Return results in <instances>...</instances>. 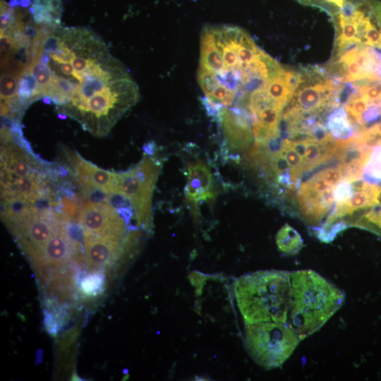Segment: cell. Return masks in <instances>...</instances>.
<instances>
[{
    "label": "cell",
    "mask_w": 381,
    "mask_h": 381,
    "mask_svg": "<svg viewBox=\"0 0 381 381\" xmlns=\"http://www.w3.org/2000/svg\"><path fill=\"white\" fill-rule=\"evenodd\" d=\"M362 133L368 137H374L381 135V122L375 123L369 128L362 131Z\"/></svg>",
    "instance_id": "obj_21"
},
{
    "label": "cell",
    "mask_w": 381,
    "mask_h": 381,
    "mask_svg": "<svg viewBox=\"0 0 381 381\" xmlns=\"http://www.w3.org/2000/svg\"><path fill=\"white\" fill-rule=\"evenodd\" d=\"M331 185L335 186L340 181H344V174L342 169L337 166L335 168H327L318 172Z\"/></svg>",
    "instance_id": "obj_18"
},
{
    "label": "cell",
    "mask_w": 381,
    "mask_h": 381,
    "mask_svg": "<svg viewBox=\"0 0 381 381\" xmlns=\"http://www.w3.org/2000/svg\"><path fill=\"white\" fill-rule=\"evenodd\" d=\"M66 157L80 187H92L111 192L116 188L117 173L97 167L76 152L66 150Z\"/></svg>",
    "instance_id": "obj_7"
},
{
    "label": "cell",
    "mask_w": 381,
    "mask_h": 381,
    "mask_svg": "<svg viewBox=\"0 0 381 381\" xmlns=\"http://www.w3.org/2000/svg\"><path fill=\"white\" fill-rule=\"evenodd\" d=\"M283 75L273 79L267 78L266 91L271 99L284 108L291 100L293 93L285 83Z\"/></svg>",
    "instance_id": "obj_13"
},
{
    "label": "cell",
    "mask_w": 381,
    "mask_h": 381,
    "mask_svg": "<svg viewBox=\"0 0 381 381\" xmlns=\"http://www.w3.org/2000/svg\"><path fill=\"white\" fill-rule=\"evenodd\" d=\"M236 294L247 324H287L291 296V272L264 270L247 274L237 280Z\"/></svg>",
    "instance_id": "obj_3"
},
{
    "label": "cell",
    "mask_w": 381,
    "mask_h": 381,
    "mask_svg": "<svg viewBox=\"0 0 381 381\" xmlns=\"http://www.w3.org/2000/svg\"><path fill=\"white\" fill-rule=\"evenodd\" d=\"M301 4L320 8L327 13H329L334 8H341L344 0H296ZM356 0H346L348 2H354Z\"/></svg>",
    "instance_id": "obj_17"
},
{
    "label": "cell",
    "mask_w": 381,
    "mask_h": 381,
    "mask_svg": "<svg viewBox=\"0 0 381 381\" xmlns=\"http://www.w3.org/2000/svg\"><path fill=\"white\" fill-rule=\"evenodd\" d=\"M212 187V175L206 164L200 160L190 162L188 165L187 201L196 207L200 201L212 200L216 196Z\"/></svg>",
    "instance_id": "obj_9"
},
{
    "label": "cell",
    "mask_w": 381,
    "mask_h": 381,
    "mask_svg": "<svg viewBox=\"0 0 381 381\" xmlns=\"http://www.w3.org/2000/svg\"><path fill=\"white\" fill-rule=\"evenodd\" d=\"M353 193L351 183L342 181L334 186L333 190L334 200L336 204L343 203L348 200Z\"/></svg>",
    "instance_id": "obj_16"
},
{
    "label": "cell",
    "mask_w": 381,
    "mask_h": 381,
    "mask_svg": "<svg viewBox=\"0 0 381 381\" xmlns=\"http://www.w3.org/2000/svg\"><path fill=\"white\" fill-rule=\"evenodd\" d=\"M276 243L281 253L295 255L302 248L303 241L296 229L286 224L277 232Z\"/></svg>",
    "instance_id": "obj_12"
},
{
    "label": "cell",
    "mask_w": 381,
    "mask_h": 381,
    "mask_svg": "<svg viewBox=\"0 0 381 381\" xmlns=\"http://www.w3.org/2000/svg\"><path fill=\"white\" fill-rule=\"evenodd\" d=\"M29 60L18 99L26 108L47 98L59 114L97 137L107 135L139 99L136 83L93 31L35 23Z\"/></svg>",
    "instance_id": "obj_1"
},
{
    "label": "cell",
    "mask_w": 381,
    "mask_h": 381,
    "mask_svg": "<svg viewBox=\"0 0 381 381\" xmlns=\"http://www.w3.org/2000/svg\"><path fill=\"white\" fill-rule=\"evenodd\" d=\"M61 0H33L30 8L34 23L47 25L61 24Z\"/></svg>",
    "instance_id": "obj_10"
},
{
    "label": "cell",
    "mask_w": 381,
    "mask_h": 381,
    "mask_svg": "<svg viewBox=\"0 0 381 381\" xmlns=\"http://www.w3.org/2000/svg\"><path fill=\"white\" fill-rule=\"evenodd\" d=\"M86 269L89 272L110 267L122 252L121 241L102 238L84 231Z\"/></svg>",
    "instance_id": "obj_8"
},
{
    "label": "cell",
    "mask_w": 381,
    "mask_h": 381,
    "mask_svg": "<svg viewBox=\"0 0 381 381\" xmlns=\"http://www.w3.org/2000/svg\"><path fill=\"white\" fill-rule=\"evenodd\" d=\"M85 232L102 238L121 241L127 221L106 202H85L78 216Z\"/></svg>",
    "instance_id": "obj_5"
},
{
    "label": "cell",
    "mask_w": 381,
    "mask_h": 381,
    "mask_svg": "<svg viewBox=\"0 0 381 381\" xmlns=\"http://www.w3.org/2000/svg\"><path fill=\"white\" fill-rule=\"evenodd\" d=\"M372 148L371 157L364 168L362 178L368 183L378 184L381 181V145Z\"/></svg>",
    "instance_id": "obj_14"
},
{
    "label": "cell",
    "mask_w": 381,
    "mask_h": 381,
    "mask_svg": "<svg viewBox=\"0 0 381 381\" xmlns=\"http://www.w3.org/2000/svg\"><path fill=\"white\" fill-rule=\"evenodd\" d=\"M246 346L250 356L261 366H281L301 341L289 325L277 322L249 323L246 329Z\"/></svg>",
    "instance_id": "obj_4"
},
{
    "label": "cell",
    "mask_w": 381,
    "mask_h": 381,
    "mask_svg": "<svg viewBox=\"0 0 381 381\" xmlns=\"http://www.w3.org/2000/svg\"><path fill=\"white\" fill-rule=\"evenodd\" d=\"M104 286V275L99 271H95L90 272L82 279L80 290L82 294L87 296H95L103 290Z\"/></svg>",
    "instance_id": "obj_15"
},
{
    "label": "cell",
    "mask_w": 381,
    "mask_h": 381,
    "mask_svg": "<svg viewBox=\"0 0 381 381\" xmlns=\"http://www.w3.org/2000/svg\"><path fill=\"white\" fill-rule=\"evenodd\" d=\"M373 9L381 27V1L377 0H371Z\"/></svg>",
    "instance_id": "obj_22"
},
{
    "label": "cell",
    "mask_w": 381,
    "mask_h": 381,
    "mask_svg": "<svg viewBox=\"0 0 381 381\" xmlns=\"http://www.w3.org/2000/svg\"><path fill=\"white\" fill-rule=\"evenodd\" d=\"M44 323L48 332L50 334H56L59 330V322L52 313L47 312L45 313Z\"/></svg>",
    "instance_id": "obj_20"
},
{
    "label": "cell",
    "mask_w": 381,
    "mask_h": 381,
    "mask_svg": "<svg viewBox=\"0 0 381 381\" xmlns=\"http://www.w3.org/2000/svg\"><path fill=\"white\" fill-rule=\"evenodd\" d=\"M291 286L287 325L301 340L320 329L345 300L342 290L311 270L291 272Z\"/></svg>",
    "instance_id": "obj_2"
},
{
    "label": "cell",
    "mask_w": 381,
    "mask_h": 381,
    "mask_svg": "<svg viewBox=\"0 0 381 381\" xmlns=\"http://www.w3.org/2000/svg\"><path fill=\"white\" fill-rule=\"evenodd\" d=\"M326 127L336 140H344L354 136V128L344 107L334 108L327 119Z\"/></svg>",
    "instance_id": "obj_11"
},
{
    "label": "cell",
    "mask_w": 381,
    "mask_h": 381,
    "mask_svg": "<svg viewBox=\"0 0 381 381\" xmlns=\"http://www.w3.org/2000/svg\"><path fill=\"white\" fill-rule=\"evenodd\" d=\"M155 144H153L152 142L149 143L148 144H146L144 145V150L145 152L149 155H152L155 153Z\"/></svg>",
    "instance_id": "obj_23"
},
{
    "label": "cell",
    "mask_w": 381,
    "mask_h": 381,
    "mask_svg": "<svg viewBox=\"0 0 381 381\" xmlns=\"http://www.w3.org/2000/svg\"><path fill=\"white\" fill-rule=\"evenodd\" d=\"M283 77L288 87L294 94L300 84L301 73L296 71L284 68Z\"/></svg>",
    "instance_id": "obj_19"
},
{
    "label": "cell",
    "mask_w": 381,
    "mask_h": 381,
    "mask_svg": "<svg viewBox=\"0 0 381 381\" xmlns=\"http://www.w3.org/2000/svg\"><path fill=\"white\" fill-rule=\"evenodd\" d=\"M80 246L68 236L66 227L56 231L40 248L29 256L41 276L59 270L71 260H78Z\"/></svg>",
    "instance_id": "obj_6"
}]
</instances>
